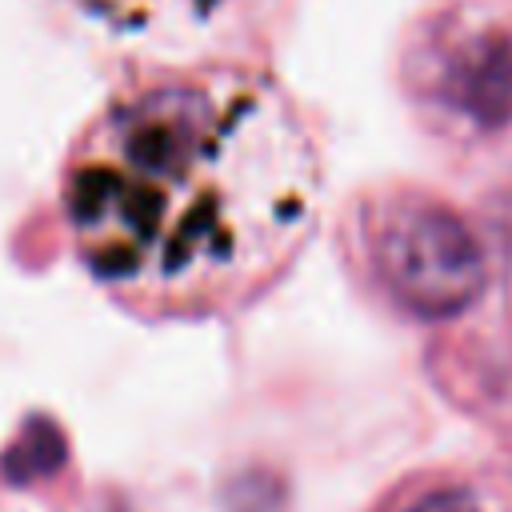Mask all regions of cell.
Returning <instances> with one entry per match:
<instances>
[{"mask_svg":"<svg viewBox=\"0 0 512 512\" xmlns=\"http://www.w3.org/2000/svg\"><path fill=\"white\" fill-rule=\"evenodd\" d=\"M360 232L376 276L416 316H456L488 288V248L444 200L420 192L376 196L364 204Z\"/></svg>","mask_w":512,"mask_h":512,"instance_id":"2","label":"cell"},{"mask_svg":"<svg viewBox=\"0 0 512 512\" xmlns=\"http://www.w3.org/2000/svg\"><path fill=\"white\" fill-rule=\"evenodd\" d=\"M316 144L264 80L200 72L116 100L80 140L64 216L84 264L148 300L204 304L272 276L308 236Z\"/></svg>","mask_w":512,"mask_h":512,"instance_id":"1","label":"cell"},{"mask_svg":"<svg viewBox=\"0 0 512 512\" xmlns=\"http://www.w3.org/2000/svg\"><path fill=\"white\" fill-rule=\"evenodd\" d=\"M404 512H480V504L468 488H432L420 500H412Z\"/></svg>","mask_w":512,"mask_h":512,"instance_id":"7","label":"cell"},{"mask_svg":"<svg viewBox=\"0 0 512 512\" xmlns=\"http://www.w3.org/2000/svg\"><path fill=\"white\" fill-rule=\"evenodd\" d=\"M404 76L412 96L448 128L484 136L512 124V36L496 24L436 20L412 40Z\"/></svg>","mask_w":512,"mask_h":512,"instance_id":"3","label":"cell"},{"mask_svg":"<svg viewBox=\"0 0 512 512\" xmlns=\"http://www.w3.org/2000/svg\"><path fill=\"white\" fill-rule=\"evenodd\" d=\"M244 0H88L104 20L120 28H208L220 16L236 12Z\"/></svg>","mask_w":512,"mask_h":512,"instance_id":"4","label":"cell"},{"mask_svg":"<svg viewBox=\"0 0 512 512\" xmlns=\"http://www.w3.org/2000/svg\"><path fill=\"white\" fill-rule=\"evenodd\" d=\"M276 484L268 476H240L232 488H228V508L232 512H272L276 508Z\"/></svg>","mask_w":512,"mask_h":512,"instance_id":"6","label":"cell"},{"mask_svg":"<svg viewBox=\"0 0 512 512\" xmlns=\"http://www.w3.org/2000/svg\"><path fill=\"white\" fill-rule=\"evenodd\" d=\"M60 464H64V436L52 420H28L24 432L0 456V472L8 484H36Z\"/></svg>","mask_w":512,"mask_h":512,"instance_id":"5","label":"cell"}]
</instances>
